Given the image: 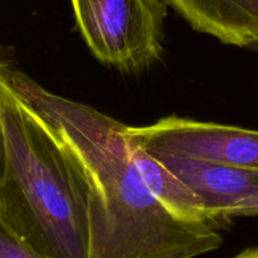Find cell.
I'll list each match as a JSON object with an SVG mask.
<instances>
[{
	"label": "cell",
	"mask_w": 258,
	"mask_h": 258,
	"mask_svg": "<svg viewBox=\"0 0 258 258\" xmlns=\"http://www.w3.org/2000/svg\"><path fill=\"white\" fill-rule=\"evenodd\" d=\"M0 71L55 126L82 168L88 188L87 258H196L222 246L217 224L179 219L153 196L130 154L125 123L45 90L3 57Z\"/></svg>",
	"instance_id": "obj_1"
},
{
	"label": "cell",
	"mask_w": 258,
	"mask_h": 258,
	"mask_svg": "<svg viewBox=\"0 0 258 258\" xmlns=\"http://www.w3.org/2000/svg\"><path fill=\"white\" fill-rule=\"evenodd\" d=\"M0 125L7 151L0 218L44 258H87L82 168L55 126L10 87L2 71Z\"/></svg>",
	"instance_id": "obj_2"
},
{
	"label": "cell",
	"mask_w": 258,
	"mask_h": 258,
	"mask_svg": "<svg viewBox=\"0 0 258 258\" xmlns=\"http://www.w3.org/2000/svg\"><path fill=\"white\" fill-rule=\"evenodd\" d=\"M93 57L123 73H139L163 54L165 0H70Z\"/></svg>",
	"instance_id": "obj_3"
},
{
	"label": "cell",
	"mask_w": 258,
	"mask_h": 258,
	"mask_svg": "<svg viewBox=\"0 0 258 258\" xmlns=\"http://www.w3.org/2000/svg\"><path fill=\"white\" fill-rule=\"evenodd\" d=\"M150 154H171L258 171V131L171 115L148 126H125Z\"/></svg>",
	"instance_id": "obj_4"
},
{
	"label": "cell",
	"mask_w": 258,
	"mask_h": 258,
	"mask_svg": "<svg viewBox=\"0 0 258 258\" xmlns=\"http://www.w3.org/2000/svg\"><path fill=\"white\" fill-rule=\"evenodd\" d=\"M202 201L218 223L236 203L258 190V171L171 154H151Z\"/></svg>",
	"instance_id": "obj_5"
},
{
	"label": "cell",
	"mask_w": 258,
	"mask_h": 258,
	"mask_svg": "<svg viewBox=\"0 0 258 258\" xmlns=\"http://www.w3.org/2000/svg\"><path fill=\"white\" fill-rule=\"evenodd\" d=\"M194 30L239 48L258 45V0H165Z\"/></svg>",
	"instance_id": "obj_6"
},
{
	"label": "cell",
	"mask_w": 258,
	"mask_h": 258,
	"mask_svg": "<svg viewBox=\"0 0 258 258\" xmlns=\"http://www.w3.org/2000/svg\"><path fill=\"white\" fill-rule=\"evenodd\" d=\"M126 139L128 141L131 156L141 173L144 181L164 208L183 221L194 223H214L209 219L201 199L178 176L174 175L158 159L154 158L128 136H126Z\"/></svg>",
	"instance_id": "obj_7"
},
{
	"label": "cell",
	"mask_w": 258,
	"mask_h": 258,
	"mask_svg": "<svg viewBox=\"0 0 258 258\" xmlns=\"http://www.w3.org/2000/svg\"><path fill=\"white\" fill-rule=\"evenodd\" d=\"M0 258H44L17 236L0 218Z\"/></svg>",
	"instance_id": "obj_8"
},
{
	"label": "cell",
	"mask_w": 258,
	"mask_h": 258,
	"mask_svg": "<svg viewBox=\"0 0 258 258\" xmlns=\"http://www.w3.org/2000/svg\"><path fill=\"white\" fill-rule=\"evenodd\" d=\"M258 216V190L239 201L227 212V219L233 217Z\"/></svg>",
	"instance_id": "obj_9"
},
{
	"label": "cell",
	"mask_w": 258,
	"mask_h": 258,
	"mask_svg": "<svg viewBox=\"0 0 258 258\" xmlns=\"http://www.w3.org/2000/svg\"><path fill=\"white\" fill-rule=\"evenodd\" d=\"M5 169H7V151H5L4 135H3L2 125H0V186L4 180Z\"/></svg>",
	"instance_id": "obj_10"
},
{
	"label": "cell",
	"mask_w": 258,
	"mask_h": 258,
	"mask_svg": "<svg viewBox=\"0 0 258 258\" xmlns=\"http://www.w3.org/2000/svg\"><path fill=\"white\" fill-rule=\"evenodd\" d=\"M232 258H258V247H252V248L244 249L241 253L236 254V256Z\"/></svg>",
	"instance_id": "obj_11"
},
{
	"label": "cell",
	"mask_w": 258,
	"mask_h": 258,
	"mask_svg": "<svg viewBox=\"0 0 258 258\" xmlns=\"http://www.w3.org/2000/svg\"><path fill=\"white\" fill-rule=\"evenodd\" d=\"M254 49H256V50H257V52H258V45H257V47H256V48H254Z\"/></svg>",
	"instance_id": "obj_12"
}]
</instances>
